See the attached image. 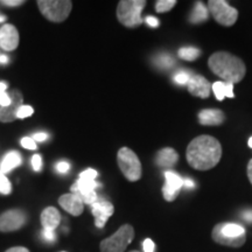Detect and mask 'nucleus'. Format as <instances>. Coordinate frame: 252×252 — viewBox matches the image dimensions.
Wrapping results in <instances>:
<instances>
[{
    "label": "nucleus",
    "instance_id": "1",
    "mask_svg": "<svg viewBox=\"0 0 252 252\" xmlns=\"http://www.w3.org/2000/svg\"><path fill=\"white\" fill-rule=\"evenodd\" d=\"M187 161L197 171H208L215 167L222 158V146L212 135H198L189 143L186 151Z\"/></svg>",
    "mask_w": 252,
    "mask_h": 252
},
{
    "label": "nucleus",
    "instance_id": "2",
    "mask_svg": "<svg viewBox=\"0 0 252 252\" xmlns=\"http://www.w3.org/2000/svg\"><path fill=\"white\" fill-rule=\"evenodd\" d=\"M208 65L214 74L224 80L225 83L235 84L243 80L247 74L243 60L228 52H216L208 60Z\"/></svg>",
    "mask_w": 252,
    "mask_h": 252
},
{
    "label": "nucleus",
    "instance_id": "3",
    "mask_svg": "<svg viewBox=\"0 0 252 252\" xmlns=\"http://www.w3.org/2000/svg\"><path fill=\"white\" fill-rule=\"evenodd\" d=\"M212 237L217 244L229 248H241L247 242L245 229L237 223H219L214 226Z\"/></svg>",
    "mask_w": 252,
    "mask_h": 252
},
{
    "label": "nucleus",
    "instance_id": "4",
    "mask_svg": "<svg viewBox=\"0 0 252 252\" xmlns=\"http://www.w3.org/2000/svg\"><path fill=\"white\" fill-rule=\"evenodd\" d=\"M146 5L145 0H122L117 7L119 23L127 28H135L141 25V12Z\"/></svg>",
    "mask_w": 252,
    "mask_h": 252
},
{
    "label": "nucleus",
    "instance_id": "5",
    "mask_svg": "<svg viewBox=\"0 0 252 252\" xmlns=\"http://www.w3.org/2000/svg\"><path fill=\"white\" fill-rule=\"evenodd\" d=\"M134 238V229L130 224H124L110 237L103 239L99 244L100 252H124Z\"/></svg>",
    "mask_w": 252,
    "mask_h": 252
},
{
    "label": "nucleus",
    "instance_id": "6",
    "mask_svg": "<svg viewBox=\"0 0 252 252\" xmlns=\"http://www.w3.org/2000/svg\"><path fill=\"white\" fill-rule=\"evenodd\" d=\"M117 162L119 168L126 179L131 182L140 180L141 163L139 158L128 147H122L118 151Z\"/></svg>",
    "mask_w": 252,
    "mask_h": 252
},
{
    "label": "nucleus",
    "instance_id": "7",
    "mask_svg": "<svg viewBox=\"0 0 252 252\" xmlns=\"http://www.w3.org/2000/svg\"><path fill=\"white\" fill-rule=\"evenodd\" d=\"M37 6L43 17L53 23H62L70 14L72 2L69 0H39Z\"/></svg>",
    "mask_w": 252,
    "mask_h": 252
},
{
    "label": "nucleus",
    "instance_id": "8",
    "mask_svg": "<svg viewBox=\"0 0 252 252\" xmlns=\"http://www.w3.org/2000/svg\"><path fill=\"white\" fill-rule=\"evenodd\" d=\"M208 11L220 25L224 27L234 26L238 19V11L229 5L225 0H210L208 1Z\"/></svg>",
    "mask_w": 252,
    "mask_h": 252
},
{
    "label": "nucleus",
    "instance_id": "9",
    "mask_svg": "<svg viewBox=\"0 0 252 252\" xmlns=\"http://www.w3.org/2000/svg\"><path fill=\"white\" fill-rule=\"evenodd\" d=\"M27 223L26 213L20 209H11L0 215V232H12L21 229Z\"/></svg>",
    "mask_w": 252,
    "mask_h": 252
},
{
    "label": "nucleus",
    "instance_id": "10",
    "mask_svg": "<svg viewBox=\"0 0 252 252\" xmlns=\"http://www.w3.org/2000/svg\"><path fill=\"white\" fill-rule=\"evenodd\" d=\"M98 186L99 185L94 180H83V179H78V180L71 186L70 190L72 194H75L78 198H80L82 202L90 204L91 206V204L98 200V196H97L96 193V188L98 187Z\"/></svg>",
    "mask_w": 252,
    "mask_h": 252
},
{
    "label": "nucleus",
    "instance_id": "11",
    "mask_svg": "<svg viewBox=\"0 0 252 252\" xmlns=\"http://www.w3.org/2000/svg\"><path fill=\"white\" fill-rule=\"evenodd\" d=\"M91 214L94 217V225L97 228L103 229L105 226L108 220L115 213V207L111 202L106 200H97L96 202L91 204Z\"/></svg>",
    "mask_w": 252,
    "mask_h": 252
},
{
    "label": "nucleus",
    "instance_id": "12",
    "mask_svg": "<svg viewBox=\"0 0 252 252\" xmlns=\"http://www.w3.org/2000/svg\"><path fill=\"white\" fill-rule=\"evenodd\" d=\"M166 184L162 187L163 198L168 202H173L178 197L180 189L184 187V179L178 173L173 171H167L165 173Z\"/></svg>",
    "mask_w": 252,
    "mask_h": 252
},
{
    "label": "nucleus",
    "instance_id": "13",
    "mask_svg": "<svg viewBox=\"0 0 252 252\" xmlns=\"http://www.w3.org/2000/svg\"><path fill=\"white\" fill-rule=\"evenodd\" d=\"M187 89L189 94H191L193 96L206 99L210 96V93H212V84L202 75L193 74L187 83Z\"/></svg>",
    "mask_w": 252,
    "mask_h": 252
},
{
    "label": "nucleus",
    "instance_id": "14",
    "mask_svg": "<svg viewBox=\"0 0 252 252\" xmlns=\"http://www.w3.org/2000/svg\"><path fill=\"white\" fill-rule=\"evenodd\" d=\"M11 97V104L8 106L0 109V122L9 123L17 119L19 109L23 106V94L20 91L13 90L9 94Z\"/></svg>",
    "mask_w": 252,
    "mask_h": 252
},
{
    "label": "nucleus",
    "instance_id": "15",
    "mask_svg": "<svg viewBox=\"0 0 252 252\" xmlns=\"http://www.w3.org/2000/svg\"><path fill=\"white\" fill-rule=\"evenodd\" d=\"M19 46V33L13 25L6 24L0 28V48L12 52Z\"/></svg>",
    "mask_w": 252,
    "mask_h": 252
},
{
    "label": "nucleus",
    "instance_id": "16",
    "mask_svg": "<svg viewBox=\"0 0 252 252\" xmlns=\"http://www.w3.org/2000/svg\"><path fill=\"white\" fill-rule=\"evenodd\" d=\"M59 203L72 216H80L84 210V203L75 194H64L59 198Z\"/></svg>",
    "mask_w": 252,
    "mask_h": 252
},
{
    "label": "nucleus",
    "instance_id": "17",
    "mask_svg": "<svg viewBox=\"0 0 252 252\" xmlns=\"http://www.w3.org/2000/svg\"><path fill=\"white\" fill-rule=\"evenodd\" d=\"M224 113L219 109H204L198 112V122L204 126H217L224 122Z\"/></svg>",
    "mask_w": 252,
    "mask_h": 252
},
{
    "label": "nucleus",
    "instance_id": "18",
    "mask_svg": "<svg viewBox=\"0 0 252 252\" xmlns=\"http://www.w3.org/2000/svg\"><path fill=\"white\" fill-rule=\"evenodd\" d=\"M61 222V214L56 208L48 207L41 214V224L45 230H53L58 228Z\"/></svg>",
    "mask_w": 252,
    "mask_h": 252
},
{
    "label": "nucleus",
    "instance_id": "19",
    "mask_svg": "<svg viewBox=\"0 0 252 252\" xmlns=\"http://www.w3.org/2000/svg\"><path fill=\"white\" fill-rule=\"evenodd\" d=\"M179 154L172 147H165L157 153L156 163L162 168H171L178 162Z\"/></svg>",
    "mask_w": 252,
    "mask_h": 252
},
{
    "label": "nucleus",
    "instance_id": "20",
    "mask_svg": "<svg viewBox=\"0 0 252 252\" xmlns=\"http://www.w3.org/2000/svg\"><path fill=\"white\" fill-rule=\"evenodd\" d=\"M21 165V156L18 152H9L6 154L1 161V172L2 173H8L12 169H14L15 167Z\"/></svg>",
    "mask_w": 252,
    "mask_h": 252
},
{
    "label": "nucleus",
    "instance_id": "21",
    "mask_svg": "<svg viewBox=\"0 0 252 252\" xmlns=\"http://www.w3.org/2000/svg\"><path fill=\"white\" fill-rule=\"evenodd\" d=\"M208 17H209L208 7L206 5H203L201 1H198L194 6L193 12H191L190 17H189V21H190L191 24H201L203 23V21L208 20Z\"/></svg>",
    "mask_w": 252,
    "mask_h": 252
},
{
    "label": "nucleus",
    "instance_id": "22",
    "mask_svg": "<svg viewBox=\"0 0 252 252\" xmlns=\"http://www.w3.org/2000/svg\"><path fill=\"white\" fill-rule=\"evenodd\" d=\"M201 52L197 48H194V47H185V48L179 49L178 55L181 60H185V61H194L196 60L198 56H200Z\"/></svg>",
    "mask_w": 252,
    "mask_h": 252
},
{
    "label": "nucleus",
    "instance_id": "23",
    "mask_svg": "<svg viewBox=\"0 0 252 252\" xmlns=\"http://www.w3.org/2000/svg\"><path fill=\"white\" fill-rule=\"evenodd\" d=\"M156 63L158 64V67L167 69V68H171L172 65L174 64V60H173V58L169 54H160L157 56Z\"/></svg>",
    "mask_w": 252,
    "mask_h": 252
},
{
    "label": "nucleus",
    "instance_id": "24",
    "mask_svg": "<svg viewBox=\"0 0 252 252\" xmlns=\"http://www.w3.org/2000/svg\"><path fill=\"white\" fill-rule=\"evenodd\" d=\"M176 5V0H159L156 2V9L158 13H165L171 11Z\"/></svg>",
    "mask_w": 252,
    "mask_h": 252
},
{
    "label": "nucleus",
    "instance_id": "25",
    "mask_svg": "<svg viewBox=\"0 0 252 252\" xmlns=\"http://www.w3.org/2000/svg\"><path fill=\"white\" fill-rule=\"evenodd\" d=\"M194 72L189 71V70H181V71H178L176 74L174 75V82L178 84H181V86H185V84L188 83V81L190 80L191 75H193Z\"/></svg>",
    "mask_w": 252,
    "mask_h": 252
},
{
    "label": "nucleus",
    "instance_id": "26",
    "mask_svg": "<svg viewBox=\"0 0 252 252\" xmlns=\"http://www.w3.org/2000/svg\"><path fill=\"white\" fill-rule=\"evenodd\" d=\"M212 90L215 94L216 98L219 100H223L225 97V83L224 82H215L212 86Z\"/></svg>",
    "mask_w": 252,
    "mask_h": 252
},
{
    "label": "nucleus",
    "instance_id": "27",
    "mask_svg": "<svg viewBox=\"0 0 252 252\" xmlns=\"http://www.w3.org/2000/svg\"><path fill=\"white\" fill-rule=\"evenodd\" d=\"M12 191V187H11V182L7 178H6L4 173L0 171V193L4 195H8L11 194Z\"/></svg>",
    "mask_w": 252,
    "mask_h": 252
},
{
    "label": "nucleus",
    "instance_id": "28",
    "mask_svg": "<svg viewBox=\"0 0 252 252\" xmlns=\"http://www.w3.org/2000/svg\"><path fill=\"white\" fill-rule=\"evenodd\" d=\"M6 89H7V86L4 82H0V105L2 108L5 106H8L11 104V97L9 94H6Z\"/></svg>",
    "mask_w": 252,
    "mask_h": 252
},
{
    "label": "nucleus",
    "instance_id": "29",
    "mask_svg": "<svg viewBox=\"0 0 252 252\" xmlns=\"http://www.w3.org/2000/svg\"><path fill=\"white\" fill-rule=\"evenodd\" d=\"M33 112H34V110H33V108H32V106H30V105H23L20 109H19L17 117L18 118H21V119L27 118V117H30V116L33 115Z\"/></svg>",
    "mask_w": 252,
    "mask_h": 252
},
{
    "label": "nucleus",
    "instance_id": "30",
    "mask_svg": "<svg viewBox=\"0 0 252 252\" xmlns=\"http://www.w3.org/2000/svg\"><path fill=\"white\" fill-rule=\"evenodd\" d=\"M21 145H23V147L27 150H36V143L34 141L33 138H28V137H25L21 139Z\"/></svg>",
    "mask_w": 252,
    "mask_h": 252
},
{
    "label": "nucleus",
    "instance_id": "31",
    "mask_svg": "<svg viewBox=\"0 0 252 252\" xmlns=\"http://www.w3.org/2000/svg\"><path fill=\"white\" fill-rule=\"evenodd\" d=\"M97 176V172L94 169H87V171L82 172L80 175V179H83V180H94Z\"/></svg>",
    "mask_w": 252,
    "mask_h": 252
},
{
    "label": "nucleus",
    "instance_id": "32",
    "mask_svg": "<svg viewBox=\"0 0 252 252\" xmlns=\"http://www.w3.org/2000/svg\"><path fill=\"white\" fill-rule=\"evenodd\" d=\"M32 166H33L34 171H41V168H42V158L39 154H35V156L32 158Z\"/></svg>",
    "mask_w": 252,
    "mask_h": 252
},
{
    "label": "nucleus",
    "instance_id": "33",
    "mask_svg": "<svg viewBox=\"0 0 252 252\" xmlns=\"http://www.w3.org/2000/svg\"><path fill=\"white\" fill-rule=\"evenodd\" d=\"M42 236H43V239L47 242H50V243H53V242L56 241V234L55 231H53V230H42Z\"/></svg>",
    "mask_w": 252,
    "mask_h": 252
},
{
    "label": "nucleus",
    "instance_id": "34",
    "mask_svg": "<svg viewBox=\"0 0 252 252\" xmlns=\"http://www.w3.org/2000/svg\"><path fill=\"white\" fill-rule=\"evenodd\" d=\"M70 169V165L65 161H61L56 165V171H58L60 174H65V173L69 172Z\"/></svg>",
    "mask_w": 252,
    "mask_h": 252
},
{
    "label": "nucleus",
    "instance_id": "35",
    "mask_svg": "<svg viewBox=\"0 0 252 252\" xmlns=\"http://www.w3.org/2000/svg\"><path fill=\"white\" fill-rule=\"evenodd\" d=\"M143 249L144 252H154V250H156V245H154L152 239L146 238L143 243Z\"/></svg>",
    "mask_w": 252,
    "mask_h": 252
},
{
    "label": "nucleus",
    "instance_id": "36",
    "mask_svg": "<svg viewBox=\"0 0 252 252\" xmlns=\"http://www.w3.org/2000/svg\"><path fill=\"white\" fill-rule=\"evenodd\" d=\"M225 83V82H224ZM225 97H229V98H234V84L231 83H225Z\"/></svg>",
    "mask_w": 252,
    "mask_h": 252
},
{
    "label": "nucleus",
    "instance_id": "37",
    "mask_svg": "<svg viewBox=\"0 0 252 252\" xmlns=\"http://www.w3.org/2000/svg\"><path fill=\"white\" fill-rule=\"evenodd\" d=\"M1 4H4L6 6H20L24 4V0H1Z\"/></svg>",
    "mask_w": 252,
    "mask_h": 252
},
{
    "label": "nucleus",
    "instance_id": "38",
    "mask_svg": "<svg viewBox=\"0 0 252 252\" xmlns=\"http://www.w3.org/2000/svg\"><path fill=\"white\" fill-rule=\"evenodd\" d=\"M146 23H147V25H149V26L153 27V28H156L160 25V21L158 20L156 17H151V15H150V17L146 18Z\"/></svg>",
    "mask_w": 252,
    "mask_h": 252
},
{
    "label": "nucleus",
    "instance_id": "39",
    "mask_svg": "<svg viewBox=\"0 0 252 252\" xmlns=\"http://www.w3.org/2000/svg\"><path fill=\"white\" fill-rule=\"evenodd\" d=\"M34 141H45L48 139V134L43 133V132H40V133H35L33 137Z\"/></svg>",
    "mask_w": 252,
    "mask_h": 252
},
{
    "label": "nucleus",
    "instance_id": "40",
    "mask_svg": "<svg viewBox=\"0 0 252 252\" xmlns=\"http://www.w3.org/2000/svg\"><path fill=\"white\" fill-rule=\"evenodd\" d=\"M6 252H30L27 248H24V247H13L11 249H8Z\"/></svg>",
    "mask_w": 252,
    "mask_h": 252
},
{
    "label": "nucleus",
    "instance_id": "41",
    "mask_svg": "<svg viewBox=\"0 0 252 252\" xmlns=\"http://www.w3.org/2000/svg\"><path fill=\"white\" fill-rule=\"evenodd\" d=\"M242 216H243V219L247 220V222L252 223V210H247V212L242 214Z\"/></svg>",
    "mask_w": 252,
    "mask_h": 252
},
{
    "label": "nucleus",
    "instance_id": "42",
    "mask_svg": "<svg viewBox=\"0 0 252 252\" xmlns=\"http://www.w3.org/2000/svg\"><path fill=\"white\" fill-rule=\"evenodd\" d=\"M184 186H186L187 188H194L195 184H194V181L191 180V179L187 178V179H185V180H184Z\"/></svg>",
    "mask_w": 252,
    "mask_h": 252
},
{
    "label": "nucleus",
    "instance_id": "43",
    "mask_svg": "<svg viewBox=\"0 0 252 252\" xmlns=\"http://www.w3.org/2000/svg\"><path fill=\"white\" fill-rule=\"evenodd\" d=\"M248 178L252 185V159L248 163Z\"/></svg>",
    "mask_w": 252,
    "mask_h": 252
},
{
    "label": "nucleus",
    "instance_id": "44",
    "mask_svg": "<svg viewBox=\"0 0 252 252\" xmlns=\"http://www.w3.org/2000/svg\"><path fill=\"white\" fill-rule=\"evenodd\" d=\"M8 62V58L6 55H0V63L1 64H6Z\"/></svg>",
    "mask_w": 252,
    "mask_h": 252
},
{
    "label": "nucleus",
    "instance_id": "45",
    "mask_svg": "<svg viewBox=\"0 0 252 252\" xmlns=\"http://www.w3.org/2000/svg\"><path fill=\"white\" fill-rule=\"evenodd\" d=\"M5 20H6V17H5V15H1V14H0V23H4Z\"/></svg>",
    "mask_w": 252,
    "mask_h": 252
},
{
    "label": "nucleus",
    "instance_id": "46",
    "mask_svg": "<svg viewBox=\"0 0 252 252\" xmlns=\"http://www.w3.org/2000/svg\"><path fill=\"white\" fill-rule=\"evenodd\" d=\"M249 147L252 149V137L250 138V139H249Z\"/></svg>",
    "mask_w": 252,
    "mask_h": 252
},
{
    "label": "nucleus",
    "instance_id": "47",
    "mask_svg": "<svg viewBox=\"0 0 252 252\" xmlns=\"http://www.w3.org/2000/svg\"><path fill=\"white\" fill-rule=\"evenodd\" d=\"M131 252H139V251H135V250H134V251H131Z\"/></svg>",
    "mask_w": 252,
    "mask_h": 252
}]
</instances>
